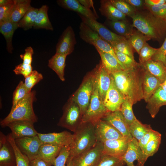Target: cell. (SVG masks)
Returning a JSON list of instances; mask_svg holds the SVG:
<instances>
[{"instance_id": "obj_1", "label": "cell", "mask_w": 166, "mask_h": 166, "mask_svg": "<svg viewBox=\"0 0 166 166\" xmlns=\"http://www.w3.org/2000/svg\"><path fill=\"white\" fill-rule=\"evenodd\" d=\"M144 71L140 63L133 69L122 70L111 74L117 88L125 98L133 104L144 99L143 83Z\"/></svg>"}, {"instance_id": "obj_2", "label": "cell", "mask_w": 166, "mask_h": 166, "mask_svg": "<svg viewBox=\"0 0 166 166\" xmlns=\"http://www.w3.org/2000/svg\"><path fill=\"white\" fill-rule=\"evenodd\" d=\"M132 18L133 27L139 31L160 44L164 42L166 36V20L155 16L147 10H137Z\"/></svg>"}, {"instance_id": "obj_3", "label": "cell", "mask_w": 166, "mask_h": 166, "mask_svg": "<svg viewBox=\"0 0 166 166\" xmlns=\"http://www.w3.org/2000/svg\"><path fill=\"white\" fill-rule=\"evenodd\" d=\"M98 141L94 124L82 122L73 134L69 156L73 158L93 147Z\"/></svg>"}, {"instance_id": "obj_4", "label": "cell", "mask_w": 166, "mask_h": 166, "mask_svg": "<svg viewBox=\"0 0 166 166\" xmlns=\"http://www.w3.org/2000/svg\"><path fill=\"white\" fill-rule=\"evenodd\" d=\"M35 92L31 91L24 98L20 101L14 108L11 109L9 114L1 121V126L4 128L12 122L25 121L34 123L38 121V118L34 113L33 103L35 100Z\"/></svg>"}, {"instance_id": "obj_5", "label": "cell", "mask_w": 166, "mask_h": 166, "mask_svg": "<svg viewBox=\"0 0 166 166\" xmlns=\"http://www.w3.org/2000/svg\"><path fill=\"white\" fill-rule=\"evenodd\" d=\"M109 112L104 105L98 90L94 83L93 91L89 105L82 116V122H90L94 124L101 119Z\"/></svg>"}, {"instance_id": "obj_6", "label": "cell", "mask_w": 166, "mask_h": 166, "mask_svg": "<svg viewBox=\"0 0 166 166\" xmlns=\"http://www.w3.org/2000/svg\"><path fill=\"white\" fill-rule=\"evenodd\" d=\"M79 34L80 38L86 43L93 45L96 49L111 54L117 59L113 47L82 22L79 26Z\"/></svg>"}, {"instance_id": "obj_7", "label": "cell", "mask_w": 166, "mask_h": 166, "mask_svg": "<svg viewBox=\"0 0 166 166\" xmlns=\"http://www.w3.org/2000/svg\"><path fill=\"white\" fill-rule=\"evenodd\" d=\"M82 117L78 105L71 101L64 107L63 114L57 125L74 132L81 123Z\"/></svg>"}, {"instance_id": "obj_8", "label": "cell", "mask_w": 166, "mask_h": 166, "mask_svg": "<svg viewBox=\"0 0 166 166\" xmlns=\"http://www.w3.org/2000/svg\"><path fill=\"white\" fill-rule=\"evenodd\" d=\"M93 88V75L88 77L84 81L71 101L78 105L82 116L89 106Z\"/></svg>"}, {"instance_id": "obj_9", "label": "cell", "mask_w": 166, "mask_h": 166, "mask_svg": "<svg viewBox=\"0 0 166 166\" xmlns=\"http://www.w3.org/2000/svg\"><path fill=\"white\" fill-rule=\"evenodd\" d=\"M102 142L98 141L93 147L73 157L72 166H95L103 154Z\"/></svg>"}, {"instance_id": "obj_10", "label": "cell", "mask_w": 166, "mask_h": 166, "mask_svg": "<svg viewBox=\"0 0 166 166\" xmlns=\"http://www.w3.org/2000/svg\"><path fill=\"white\" fill-rule=\"evenodd\" d=\"M78 14L82 22L96 32L104 40L112 46L117 42L125 38L111 31L105 25L98 22L97 20L89 19L80 14Z\"/></svg>"}, {"instance_id": "obj_11", "label": "cell", "mask_w": 166, "mask_h": 166, "mask_svg": "<svg viewBox=\"0 0 166 166\" xmlns=\"http://www.w3.org/2000/svg\"><path fill=\"white\" fill-rule=\"evenodd\" d=\"M20 151L31 160L37 157L39 148L43 144L38 135L15 139Z\"/></svg>"}, {"instance_id": "obj_12", "label": "cell", "mask_w": 166, "mask_h": 166, "mask_svg": "<svg viewBox=\"0 0 166 166\" xmlns=\"http://www.w3.org/2000/svg\"><path fill=\"white\" fill-rule=\"evenodd\" d=\"M111 84L106 93L103 103L109 111L114 112L120 110L125 98L117 88L111 74Z\"/></svg>"}, {"instance_id": "obj_13", "label": "cell", "mask_w": 166, "mask_h": 166, "mask_svg": "<svg viewBox=\"0 0 166 166\" xmlns=\"http://www.w3.org/2000/svg\"><path fill=\"white\" fill-rule=\"evenodd\" d=\"M93 124L99 141L102 142L106 140L125 138L118 130L107 121L101 119Z\"/></svg>"}, {"instance_id": "obj_14", "label": "cell", "mask_w": 166, "mask_h": 166, "mask_svg": "<svg viewBox=\"0 0 166 166\" xmlns=\"http://www.w3.org/2000/svg\"><path fill=\"white\" fill-rule=\"evenodd\" d=\"M76 43L73 29L70 26H68L59 39L56 46V53L67 56L73 51Z\"/></svg>"}, {"instance_id": "obj_15", "label": "cell", "mask_w": 166, "mask_h": 166, "mask_svg": "<svg viewBox=\"0 0 166 166\" xmlns=\"http://www.w3.org/2000/svg\"><path fill=\"white\" fill-rule=\"evenodd\" d=\"M38 136L43 144L61 147L70 145L73 138V134L67 131L48 133H38Z\"/></svg>"}, {"instance_id": "obj_16", "label": "cell", "mask_w": 166, "mask_h": 166, "mask_svg": "<svg viewBox=\"0 0 166 166\" xmlns=\"http://www.w3.org/2000/svg\"><path fill=\"white\" fill-rule=\"evenodd\" d=\"M93 74L94 84L97 88L103 101L111 84V74L105 69L100 61L95 69Z\"/></svg>"}, {"instance_id": "obj_17", "label": "cell", "mask_w": 166, "mask_h": 166, "mask_svg": "<svg viewBox=\"0 0 166 166\" xmlns=\"http://www.w3.org/2000/svg\"><path fill=\"white\" fill-rule=\"evenodd\" d=\"M143 152L138 141L132 138L129 140L127 149L122 157L128 166H143Z\"/></svg>"}, {"instance_id": "obj_18", "label": "cell", "mask_w": 166, "mask_h": 166, "mask_svg": "<svg viewBox=\"0 0 166 166\" xmlns=\"http://www.w3.org/2000/svg\"><path fill=\"white\" fill-rule=\"evenodd\" d=\"M34 123L25 121L12 122L8 127L11 131V134L14 139L27 136H34L38 133L34 128Z\"/></svg>"}, {"instance_id": "obj_19", "label": "cell", "mask_w": 166, "mask_h": 166, "mask_svg": "<svg viewBox=\"0 0 166 166\" xmlns=\"http://www.w3.org/2000/svg\"><path fill=\"white\" fill-rule=\"evenodd\" d=\"M129 140L124 138L102 142L103 154L122 159L127 151Z\"/></svg>"}, {"instance_id": "obj_20", "label": "cell", "mask_w": 166, "mask_h": 166, "mask_svg": "<svg viewBox=\"0 0 166 166\" xmlns=\"http://www.w3.org/2000/svg\"><path fill=\"white\" fill-rule=\"evenodd\" d=\"M101 120L111 124L124 137L129 139L133 138L129 132V126L120 110L110 111Z\"/></svg>"}, {"instance_id": "obj_21", "label": "cell", "mask_w": 166, "mask_h": 166, "mask_svg": "<svg viewBox=\"0 0 166 166\" xmlns=\"http://www.w3.org/2000/svg\"><path fill=\"white\" fill-rule=\"evenodd\" d=\"M57 2L62 8L77 12L89 19L97 20L98 18L97 13L85 7L78 0H58Z\"/></svg>"}, {"instance_id": "obj_22", "label": "cell", "mask_w": 166, "mask_h": 166, "mask_svg": "<svg viewBox=\"0 0 166 166\" xmlns=\"http://www.w3.org/2000/svg\"><path fill=\"white\" fill-rule=\"evenodd\" d=\"M146 108L151 117L154 118L160 108L166 105V92L160 86L149 98Z\"/></svg>"}, {"instance_id": "obj_23", "label": "cell", "mask_w": 166, "mask_h": 166, "mask_svg": "<svg viewBox=\"0 0 166 166\" xmlns=\"http://www.w3.org/2000/svg\"><path fill=\"white\" fill-rule=\"evenodd\" d=\"M105 24L116 34L128 39L134 31L133 26L126 19L117 21L107 20Z\"/></svg>"}, {"instance_id": "obj_24", "label": "cell", "mask_w": 166, "mask_h": 166, "mask_svg": "<svg viewBox=\"0 0 166 166\" xmlns=\"http://www.w3.org/2000/svg\"><path fill=\"white\" fill-rule=\"evenodd\" d=\"M161 83L157 78L145 70L143 89L144 99L146 103Z\"/></svg>"}, {"instance_id": "obj_25", "label": "cell", "mask_w": 166, "mask_h": 166, "mask_svg": "<svg viewBox=\"0 0 166 166\" xmlns=\"http://www.w3.org/2000/svg\"><path fill=\"white\" fill-rule=\"evenodd\" d=\"M99 10L108 20L117 21L126 19V15L122 13L111 2L110 0H101Z\"/></svg>"}, {"instance_id": "obj_26", "label": "cell", "mask_w": 166, "mask_h": 166, "mask_svg": "<svg viewBox=\"0 0 166 166\" xmlns=\"http://www.w3.org/2000/svg\"><path fill=\"white\" fill-rule=\"evenodd\" d=\"M101 57L103 67L110 74H112L124 69L117 59L111 54L96 49Z\"/></svg>"}, {"instance_id": "obj_27", "label": "cell", "mask_w": 166, "mask_h": 166, "mask_svg": "<svg viewBox=\"0 0 166 166\" xmlns=\"http://www.w3.org/2000/svg\"><path fill=\"white\" fill-rule=\"evenodd\" d=\"M141 64L146 71L157 78L162 83L166 80V67L161 62L151 59Z\"/></svg>"}, {"instance_id": "obj_28", "label": "cell", "mask_w": 166, "mask_h": 166, "mask_svg": "<svg viewBox=\"0 0 166 166\" xmlns=\"http://www.w3.org/2000/svg\"><path fill=\"white\" fill-rule=\"evenodd\" d=\"M16 166L14 151L11 145L7 140L0 146V166Z\"/></svg>"}, {"instance_id": "obj_29", "label": "cell", "mask_w": 166, "mask_h": 166, "mask_svg": "<svg viewBox=\"0 0 166 166\" xmlns=\"http://www.w3.org/2000/svg\"><path fill=\"white\" fill-rule=\"evenodd\" d=\"M18 28V23L7 20L0 22V32L4 37L6 42V48L8 52L12 53L13 48L12 39L14 33Z\"/></svg>"}, {"instance_id": "obj_30", "label": "cell", "mask_w": 166, "mask_h": 166, "mask_svg": "<svg viewBox=\"0 0 166 166\" xmlns=\"http://www.w3.org/2000/svg\"><path fill=\"white\" fill-rule=\"evenodd\" d=\"M62 148L48 144H42L40 147L36 158L42 159L53 165L54 160Z\"/></svg>"}, {"instance_id": "obj_31", "label": "cell", "mask_w": 166, "mask_h": 166, "mask_svg": "<svg viewBox=\"0 0 166 166\" xmlns=\"http://www.w3.org/2000/svg\"><path fill=\"white\" fill-rule=\"evenodd\" d=\"M66 56L56 53L48 61V66L53 70L62 81L65 80L64 69Z\"/></svg>"}, {"instance_id": "obj_32", "label": "cell", "mask_w": 166, "mask_h": 166, "mask_svg": "<svg viewBox=\"0 0 166 166\" xmlns=\"http://www.w3.org/2000/svg\"><path fill=\"white\" fill-rule=\"evenodd\" d=\"M48 6L46 5H43L39 9L33 27L34 29L53 30V28L48 17Z\"/></svg>"}, {"instance_id": "obj_33", "label": "cell", "mask_w": 166, "mask_h": 166, "mask_svg": "<svg viewBox=\"0 0 166 166\" xmlns=\"http://www.w3.org/2000/svg\"><path fill=\"white\" fill-rule=\"evenodd\" d=\"M30 0H15L14 9L10 20L18 23L31 7Z\"/></svg>"}, {"instance_id": "obj_34", "label": "cell", "mask_w": 166, "mask_h": 166, "mask_svg": "<svg viewBox=\"0 0 166 166\" xmlns=\"http://www.w3.org/2000/svg\"><path fill=\"white\" fill-rule=\"evenodd\" d=\"M152 129L150 125L143 124L137 119L129 126L131 136L138 141Z\"/></svg>"}, {"instance_id": "obj_35", "label": "cell", "mask_w": 166, "mask_h": 166, "mask_svg": "<svg viewBox=\"0 0 166 166\" xmlns=\"http://www.w3.org/2000/svg\"><path fill=\"white\" fill-rule=\"evenodd\" d=\"M151 39L138 30H134L132 34L128 39L134 50L139 54L140 51L147 41Z\"/></svg>"}, {"instance_id": "obj_36", "label": "cell", "mask_w": 166, "mask_h": 166, "mask_svg": "<svg viewBox=\"0 0 166 166\" xmlns=\"http://www.w3.org/2000/svg\"><path fill=\"white\" fill-rule=\"evenodd\" d=\"M39 9L32 6L18 22V27L26 30L34 26Z\"/></svg>"}, {"instance_id": "obj_37", "label": "cell", "mask_w": 166, "mask_h": 166, "mask_svg": "<svg viewBox=\"0 0 166 166\" xmlns=\"http://www.w3.org/2000/svg\"><path fill=\"white\" fill-rule=\"evenodd\" d=\"M161 134L151 140L146 145L143 152L142 164H144L148 158L152 156L158 150L161 141Z\"/></svg>"}, {"instance_id": "obj_38", "label": "cell", "mask_w": 166, "mask_h": 166, "mask_svg": "<svg viewBox=\"0 0 166 166\" xmlns=\"http://www.w3.org/2000/svg\"><path fill=\"white\" fill-rule=\"evenodd\" d=\"M7 139L11 145L14 151L16 160V166H29L30 160L18 148L15 143V139L11 133L7 135Z\"/></svg>"}, {"instance_id": "obj_39", "label": "cell", "mask_w": 166, "mask_h": 166, "mask_svg": "<svg viewBox=\"0 0 166 166\" xmlns=\"http://www.w3.org/2000/svg\"><path fill=\"white\" fill-rule=\"evenodd\" d=\"M15 3V0H0V22L10 20Z\"/></svg>"}, {"instance_id": "obj_40", "label": "cell", "mask_w": 166, "mask_h": 166, "mask_svg": "<svg viewBox=\"0 0 166 166\" xmlns=\"http://www.w3.org/2000/svg\"><path fill=\"white\" fill-rule=\"evenodd\" d=\"M133 103L127 98H125L120 110L126 122L129 126L136 119L132 110Z\"/></svg>"}, {"instance_id": "obj_41", "label": "cell", "mask_w": 166, "mask_h": 166, "mask_svg": "<svg viewBox=\"0 0 166 166\" xmlns=\"http://www.w3.org/2000/svg\"><path fill=\"white\" fill-rule=\"evenodd\" d=\"M110 1L122 13L131 18L135 15L137 11L125 0H110Z\"/></svg>"}, {"instance_id": "obj_42", "label": "cell", "mask_w": 166, "mask_h": 166, "mask_svg": "<svg viewBox=\"0 0 166 166\" xmlns=\"http://www.w3.org/2000/svg\"><path fill=\"white\" fill-rule=\"evenodd\" d=\"M122 159L103 154L95 166H124Z\"/></svg>"}, {"instance_id": "obj_43", "label": "cell", "mask_w": 166, "mask_h": 166, "mask_svg": "<svg viewBox=\"0 0 166 166\" xmlns=\"http://www.w3.org/2000/svg\"><path fill=\"white\" fill-rule=\"evenodd\" d=\"M114 49L118 60L123 65L124 70L133 69L139 65V63H137L135 60L117 50Z\"/></svg>"}, {"instance_id": "obj_44", "label": "cell", "mask_w": 166, "mask_h": 166, "mask_svg": "<svg viewBox=\"0 0 166 166\" xmlns=\"http://www.w3.org/2000/svg\"><path fill=\"white\" fill-rule=\"evenodd\" d=\"M30 92L27 89L23 81H20L13 93L12 105L11 109H13L18 102L24 98Z\"/></svg>"}, {"instance_id": "obj_45", "label": "cell", "mask_w": 166, "mask_h": 166, "mask_svg": "<svg viewBox=\"0 0 166 166\" xmlns=\"http://www.w3.org/2000/svg\"><path fill=\"white\" fill-rule=\"evenodd\" d=\"M114 49L127 55L133 59H134V50L130 44L128 39L124 38L117 42L113 46Z\"/></svg>"}, {"instance_id": "obj_46", "label": "cell", "mask_w": 166, "mask_h": 166, "mask_svg": "<svg viewBox=\"0 0 166 166\" xmlns=\"http://www.w3.org/2000/svg\"><path fill=\"white\" fill-rule=\"evenodd\" d=\"M158 49L151 46L147 42L145 43L139 54V63L141 64L151 59Z\"/></svg>"}, {"instance_id": "obj_47", "label": "cell", "mask_w": 166, "mask_h": 166, "mask_svg": "<svg viewBox=\"0 0 166 166\" xmlns=\"http://www.w3.org/2000/svg\"><path fill=\"white\" fill-rule=\"evenodd\" d=\"M42 74L36 70H33L31 73L25 78L24 84L29 91H31L33 87L43 79Z\"/></svg>"}, {"instance_id": "obj_48", "label": "cell", "mask_w": 166, "mask_h": 166, "mask_svg": "<svg viewBox=\"0 0 166 166\" xmlns=\"http://www.w3.org/2000/svg\"><path fill=\"white\" fill-rule=\"evenodd\" d=\"M70 153V145L62 147L58 155L54 160L53 165L54 166H66L65 164Z\"/></svg>"}, {"instance_id": "obj_49", "label": "cell", "mask_w": 166, "mask_h": 166, "mask_svg": "<svg viewBox=\"0 0 166 166\" xmlns=\"http://www.w3.org/2000/svg\"><path fill=\"white\" fill-rule=\"evenodd\" d=\"M144 8L155 16L166 20V4L157 7L152 6L145 4Z\"/></svg>"}, {"instance_id": "obj_50", "label": "cell", "mask_w": 166, "mask_h": 166, "mask_svg": "<svg viewBox=\"0 0 166 166\" xmlns=\"http://www.w3.org/2000/svg\"><path fill=\"white\" fill-rule=\"evenodd\" d=\"M160 134L159 132L152 129L146 133L138 141L139 145L142 152H143L146 145L151 140Z\"/></svg>"}, {"instance_id": "obj_51", "label": "cell", "mask_w": 166, "mask_h": 166, "mask_svg": "<svg viewBox=\"0 0 166 166\" xmlns=\"http://www.w3.org/2000/svg\"><path fill=\"white\" fill-rule=\"evenodd\" d=\"M151 59L155 61H160L166 67V36L162 45L158 48Z\"/></svg>"}, {"instance_id": "obj_52", "label": "cell", "mask_w": 166, "mask_h": 166, "mask_svg": "<svg viewBox=\"0 0 166 166\" xmlns=\"http://www.w3.org/2000/svg\"><path fill=\"white\" fill-rule=\"evenodd\" d=\"M32 71L31 65H27L23 63L16 66L13 70L16 74L22 75L25 78L29 76Z\"/></svg>"}, {"instance_id": "obj_53", "label": "cell", "mask_w": 166, "mask_h": 166, "mask_svg": "<svg viewBox=\"0 0 166 166\" xmlns=\"http://www.w3.org/2000/svg\"><path fill=\"white\" fill-rule=\"evenodd\" d=\"M25 50V53L20 55V58L23 61V63L27 65H31L34 50L31 47L29 46L27 47Z\"/></svg>"}, {"instance_id": "obj_54", "label": "cell", "mask_w": 166, "mask_h": 166, "mask_svg": "<svg viewBox=\"0 0 166 166\" xmlns=\"http://www.w3.org/2000/svg\"><path fill=\"white\" fill-rule=\"evenodd\" d=\"M137 10H141L144 8L145 5V0H125Z\"/></svg>"}, {"instance_id": "obj_55", "label": "cell", "mask_w": 166, "mask_h": 166, "mask_svg": "<svg viewBox=\"0 0 166 166\" xmlns=\"http://www.w3.org/2000/svg\"><path fill=\"white\" fill-rule=\"evenodd\" d=\"M52 165L43 159L37 158L30 161L29 166H51Z\"/></svg>"}, {"instance_id": "obj_56", "label": "cell", "mask_w": 166, "mask_h": 166, "mask_svg": "<svg viewBox=\"0 0 166 166\" xmlns=\"http://www.w3.org/2000/svg\"><path fill=\"white\" fill-rule=\"evenodd\" d=\"M145 4L154 7H157L166 4V0H145Z\"/></svg>"}, {"instance_id": "obj_57", "label": "cell", "mask_w": 166, "mask_h": 166, "mask_svg": "<svg viewBox=\"0 0 166 166\" xmlns=\"http://www.w3.org/2000/svg\"><path fill=\"white\" fill-rule=\"evenodd\" d=\"M78 1L82 5L87 8L90 9L91 8H93L94 9L93 1L91 0H78Z\"/></svg>"}, {"instance_id": "obj_58", "label": "cell", "mask_w": 166, "mask_h": 166, "mask_svg": "<svg viewBox=\"0 0 166 166\" xmlns=\"http://www.w3.org/2000/svg\"><path fill=\"white\" fill-rule=\"evenodd\" d=\"M73 158L69 156L66 162V166H72V160Z\"/></svg>"}, {"instance_id": "obj_59", "label": "cell", "mask_w": 166, "mask_h": 166, "mask_svg": "<svg viewBox=\"0 0 166 166\" xmlns=\"http://www.w3.org/2000/svg\"><path fill=\"white\" fill-rule=\"evenodd\" d=\"M164 90L166 92V80L161 83L160 85Z\"/></svg>"}, {"instance_id": "obj_60", "label": "cell", "mask_w": 166, "mask_h": 166, "mask_svg": "<svg viewBox=\"0 0 166 166\" xmlns=\"http://www.w3.org/2000/svg\"><path fill=\"white\" fill-rule=\"evenodd\" d=\"M165 135H166V133Z\"/></svg>"}]
</instances>
